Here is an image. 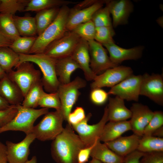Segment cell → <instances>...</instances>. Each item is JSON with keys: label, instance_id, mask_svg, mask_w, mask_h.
<instances>
[{"label": "cell", "instance_id": "obj_1", "mask_svg": "<svg viewBox=\"0 0 163 163\" xmlns=\"http://www.w3.org/2000/svg\"><path fill=\"white\" fill-rule=\"evenodd\" d=\"M85 147L72 126L68 123L53 140L51 148L52 156L57 163H78V152Z\"/></svg>", "mask_w": 163, "mask_h": 163}, {"label": "cell", "instance_id": "obj_2", "mask_svg": "<svg viewBox=\"0 0 163 163\" xmlns=\"http://www.w3.org/2000/svg\"><path fill=\"white\" fill-rule=\"evenodd\" d=\"M20 61L18 65L25 62L35 63L40 68L43 74L41 78L43 88L49 93L56 92L60 84L56 75V59L43 53L24 54H18Z\"/></svg>", "mask_w": 163, "mask_h": 163}, {"label": "cell", "instance_id": "obj_3", "mask_svg": "<svg viewBox=\"0 0 163 163\" xmlns=\"http://www.w3.org/2000/svg\"><path fill=\"white\" fill-rule=\"evenodd\" d=\"M70 8L67 5L61 7L54 21L38 36L29 54L43 53L46 47L67 31L66 23Z\"/></svg>", "mask_w": 163, "mask_h": 163}, {"label": "cell", "instance_id": "obj_4", "mask_svg": "<svg viewBox=\"0 0 163 163\" xmlns=\"http://www.w3.org/2000/svg\"><path fill=\"white\" fill-rule=\"evenodd\" d=\"M18 112L14 118L4 126L0 127V134L8 131H19L26 135L32 133L36 120L49 112V108L35 109L19 105L17 106Z\"/></svg>", "mask_w": 163, "mask_h": 163}, {"label": "cell", "instance_id": "obj_5", "mask_svg": "<svg viewBox=\"0 0 163 163\" xmlns=\"http://www.w3.org/2000/svg\"><path fill=\"white\" fill-rule=\"evenodd\" d=\"M64 120L61 110L48 112L36 126L32 133L36 139L42 141L53 140L63 131Z\"/></svg>", "mask_w": 163, "mask_h": 163}, {"label": "cell", "instance_id": "obj_6", "mask_svg": "<svg viewBox=\"0 0 163 163\" xmlns=\"http://www.w3.org/2000/svg\"><path fill=\"white\" fill-rule=\"evenodd\" d=\"M91 115V113H88L82 121L72 126L86 147L93 145L97 140H99L104 127L108 121L107 106L104 108L101 119L96 124L92 125L88 124Z\"/></svg>", "mask_w": 163, "mask_h": 163}, {"label": "cell", "instance_id": "obj_7", "mask_svg": "<svg viewBox=\"0 0 163 163\" xmlns=\"http://www.w3.org/2000/svg\"><path fill=\"white\" fill-rule=\"evenodd\" d=\"M86 85V81L79 77L68 84H60L57 92L65 120L67 121L68 115L81 94L79 90L85 87Z\"/></svg>", "mask_w": 163, "mask_h": 163}, {"label": "cell", "instance_id": "obj_8", "mask_svg": "<svg viewBox=\"0 0 163 163\" xmlns=\"http://www.w3.org/2000/svg\"><path fill=\"white\" fill-rule=\"evenodd\" d=\"M15 68L16 70H12L6 74L9 78L20 88L24 97L31 87L41 79V73L29 62H23Z\"/></svg>", "mask_w": 163, "mask_h": 163}, {"label": "cell", "instance_id": "obj_9", "mask_svg": "<svg viewBox=\"0 0 163 163\" xmlns=\"http://www.w3.org/2000/svg\"><path fill=\"white\" fill-rule=\"evenodd\" d=\"M80 39L73 31H67L50 43L43 53L56 59L71 56Z\"/></svg>", "mask_w": 163, "mask_h": 163}, {"label": "cell", "instance_id": "obj_10", "mask_svg": "<svg viewBox=\"0 0 163 163\" xmlns=\"http://www.w3.org/2000/svg\"><path fill=\"white\" fill-rule=\"evenodd\" d=\"M140 95L145 96L157 104L163 105L162 74L145 73L142 75Z\"/></svg>", "mask_w": 163, "mask_h": 163}, {"label": "cell", "instance_id": "obj_11", "mask_svg": "<svg viewBox=\"0 0 163 163\" xmlns=\"http://www.w3.org/2000/svg\"><path fill=\"white\" fill-rule=\"evenodd\" d=\"M133 73L132 69L128 66L119 65L109 69L102 74L97 75L90 85L91 89L104 87L111 88L133 74Z\"/></svg>", "mask_w": 163, "mask_h": 163}, {"label": "cell", "instance_id": "obj_12", "mask_svg": "<svg viewBox=\"0 0 163 163\" xmlns=\"http://www.w3.org/2000/svg\"><path fill=\"white\" fill-rule=\"evenodd\" d=\"M142 75H131L111 88L107 92L128 101L138 102L140 95Z\"/></svg>", "mask_w": 163, "mask_h": 163}, {"label": "cell", "instance_id": "obj_13", "mask_svg": "<svg viewBox=\"0 0 163 163\" xmlns=\"http://www.w3.org/2000/svg\"><path fill=\"white\" fill-rule=\"evenodd\" d=\"M88 42L90 56V66L95 74L97 75L107 69L118 66L112 62L108 56L107 50L102 44L94 40Z\"/></svg>", "mask_w": 163, "mask_h": 163}, {"label": "cell", "instance_id": "obj_14", "mask_svg": "<svg viewBox=\"0 0 163 163\" xmlns=\"http://www.w3.org/2000/svg\"><path fill=\"white\" fill-rule=\"evenodd\" d=\"M107 0L98 1L89 6L77 3L70 8L68 16L66 28L67 31H72L77 25L91 20L94 13L102 7Z\"/></svg>", "mask_w": 163, "mask_h": 163}, {"label": "cell", "instance_id": "obj_15", "mask_svg": "<svg viewBox=\"0 0 163 163\" xmlns=\"http://www.w3.org/2000/svg\"><path fill=\"white\" fill-rule=\"evenodd\" d=\"M35 139L34 135L31 133L26 135L24 138L18 143L6 141L5 145L8 163H25L28 160L30 146Z\"/></svg>", "mask_w": 163, "mask_h": 163}, {"label": "cell", "instance_id": "obj_16", "mask_svg": "<svg viewBox=\"0 0 163 163\" xmlns=\"http://www.w3.org/2000/svg\"><path fill=\"white\" fill-rule=\"evenodd\" d=\"M131 112L129 120L133 134L140 137L143 135L144 130L154 114V112L147 105L141 103L132 104L130 109Z\"/></svg>", "mask_w": 163, "mask_h": 163}, {"label": "cell", "instance_id": "obj_17", "mask_svg": "<svg viewBox=\"0 0 163 163\" xmlns=\"http://www.w3.org/2000/svg\"><path fill=\"white\" fill-rule=\"evenodd\" d=\"M105 4L112 17L113 27L115 28L128 23L129 17L134 9L131 1L107 0Z\"/></svg>", "mask_w": 163, "mask_h": 163}, {"label": "cell", "instance_id": "obj_18", "mask_svg": "<svg viewBox=\"0 0 163 163\" xmlns=\"http://www.w3.org/2000/svg\"><path fill=\"white\" fill-rule=\"evenodd\" d=\"M106 48L109 54L112 62L119 65L123 62L126 60H136L140 58L144 49L143 46H139L129 49L120 47L112 42L102 45Z\"/></svg>", "mask_w": 163, "mask_h": 163}, {"label": "cell", "instance_id": "obj_19", "mask_svg": "<svg viewBox=\"0 0 163 163\" xmlns=\"http://www.w3.org/2000/svg\"><path fill=\"white\" fill-rule=\"evenodd\" d=\"M71 56L83 71L86 79L88 81H93L97 75L93 73L90 67L88 41L81 38Z\"/></svg>", "mask_w": 163, "mask_h": 163}, {"label": "cell", "instance_id": "obj_20", "mask_svg": "<svg viewBox=\"0 0 163 163\" xmlns=\"http://www.w3.org/2000/svg\"><path fill=\"white\" fill-rule=\"evenodd\" d=\"M141 137L133 134L128 136H121L104 143L117 155L124 157L137 150Z\"/></svg>", "mask_w": 163, "mask_h": 163}, {"label": "cell", "instance_id": "obj_21", "mask_svg": "<svg viewBox=\"0 0 163 163\" xmlns=\"http://www.w3.org/2000/svg\"><path fill=\"white\" fill-rule=\"evenodd\" d=\"M0 95L11 105H21L24 99L20 88L7 74L0 79Z\"/></svg>", "mask_w": 163, "mask_h": 163}, {"label": "cell", "instance_id": "obj_22", "mask_svg": "<svg viewBox=\"0 0 163 163\" xmlns=\"http://www.w3.org/2000/svg\"><path fill=\"white\" fill-rule=\"evenodd\" d=\"M107 106L109 121L126 120L131 117V111L125 106L124 100L117 96L109 97Z\"/></svg>", "mask_w": 163, "mask_h": 163}, {"label": "cell", "instance_id": "obj_23", "mask_svg": "<svg viewBox=\"0 0 163 163\" xmlns=\"http://www.w3.org/2000/svg\"><path fill=\"white\" fill-rule=\"evenodd\" d=\"M130 130L131 128L129 121H109L104 126L99 140L104 142L111 141Z\"/></svg>", "mask_w": 163, "mask_h": 163}, {"label": "cell", "instance_id": "obj_24", "mask_svg": "<svg viewBox=\"0 0 163 163\" xmlns=\"http://www.w3.org/2000/svg\"><path fill=\"white\" fill-rule=\"evenodd\" d=\"M78 69H80L79 66L71 56L56 59V70L60 83L70 82L72 74Z\"/></svg>", "mask_w": 163, "mask_h": 163}, {"label": "cell", "instance_id": "obj_25", "mask_svg": "<svg viewBox=\"0 0 163 163\" xmlns=\"http://www.w3.org/2000/svg\"><path fill=\"white\" fill-rule=\"evenodd\" d=\"M90 156L104 163H124L125 157H121L97 140L91 152Z\"/></svg>", "mask_w": 163, "mask_h": 163}, {"label": "cell", "instance_id": "obj_26", "mask_svg": "<svg viewBox=\"0 0 163 163\" xmlns=\"http://www.w3.org/2000/svg\"><path fill=\"white\" fill-rule=\"evenodd\" d=\"M60 8L55 7L39 11L34 17L38 36L48 27L54 21L59 12Z\"/></svg>", "mask_w": 163, "mask_h": 163}, {"label": "cell", "instance_id": "obj_27", "mask_svg": "<svg viewBox=\"0 0 163 163\" xmlns=\"http://www.w3.org/2000/svg\"><path fill=\"white\" fill-rule=\"evenodd\" d=\"M13 19L17 30L21 36L34 37L37 34L34 17L14 15Z\"/></svg>", "mask_w": 163, "mask_h": 163}, {"label": "cell", "instance_id": "obj_28", "mask_svg": "<svg viewBox=\"0 0 163 163\" xmlns=\"http://www.w3.org/2000/svg\"><path fill=\"white\" fill-rule=\"evenodd\" d=\"M20 61L18 53L9 47H0V66L7 74L13 67L18 65Z\"/></svg>", "mask_w": 163, "mask_h": 163}, {"label": "cell", "instance_id": "obj_29", "mask_svg": "<svg viewBox=\"0 0 163 163\" xmlns=\"http://www.w3.org/2000/svg\"><path fill=\"white\" fill-rule=\"evenodd\" d=\"M41 79L35 83L24 97L21 105L25 107L35 108L38 106L39 101L45 92Z\"/></svg>", "mask_w": 163, "mask_h": 163}, {"label": "cell", "instance_id": "obj_30", "mask_svg": "<svg viewBox=\"0 0 163 163\" xmlns=\"http://www.w3.org/2000/svg\"><path fill=\"white\" fill-rule=\"evenodd\" d=\"M76 3L64 0H29L24 11H35L37 12L50 8L59 7Z\"/></svg>", "mask_w": 163, "mask_h": 163}, {"label": "cell", "instance_id": "obj_31", "mask_svg": "<svg viewBox=\"0 0 163 163\" xmlns=\"http://www.w3.org/2000/svg\"><path fill=\"white\" fill-rule=\"evenodd\" d=\"M137 150L143 153L163 152V138L143 135L139 140Z\"/></svg>", "mask_w": 163, "mask_h": 163}, {"label": "cell", "instance_id": "obj_32", "mask_svg": "<svg viewBox=\"0 0 163 163\" xmlns=\"http://www.w3.org/2000/svg\"><path fill=\"white\" fill-rule=\"evenodd\" d=\"M13 16L0 13V30L12 41L21 37L15 26Z\"/></svg>", "mask_w": 163, "mask_h": 163}, {"label": "cell", "instance_id": "obj_33", "mask_svg": "<svg viewBox=\"0 0 163 163\" xmlns=\"http://www.w3.org/2000/svg\"><path fill=\"white\" fill-rule=\"evenodd\" d=\"M0 13L14 15L17 11H24L29 0H0Z\"/></svg>", "mask_w": 163, "mask_h": 163}, {"label": "cell", "instance_id": "obj_34", "mask_svg": "<svg viewBox=\"0 0 163 163\" xmlns=\"http://www.w3.org/2000/svg\"><path fill=\"white\" fill-rule=\"evenodd\" d=\"M37 37L21 36L13 41L9 47L18 54H28Z\"/></svg>", "mask_w": 163, "mask_h": 163}, {"label": "cell", "instance_id": "obj_35", "mask_svg": "<svg viewBox=\"0 0 163 163\" xmlns=\"http://www.w3.org/2000/svg\"><path fill=\"white\" fill-rule=\"evenodd\" d=\"M72 31L87 41L94 40L96 27L91 20L76 26Z\"/></svg>", "mask_w": 163, "mask_h": 163}, {"label": "cell", "instance_id": "obj_36", "mask_svg": "<svg viewBox=\"0 0 163 163\" xmlns=\"http://www.w3.org/2000/svg\"><path fill=\"white\" fill-rule=\"evenodd\" d=\"M110 13L107 7L100 8L94 14L91 20L96 27L103 26H113L110 16Z\"/></svg>", "mask_w": 163, "mask_h": 163}, {"label": "cell", "instance_id": "obj_37", "mask_svg": "<svg viewBox=\"0 0 163 163\" xmlns=\"http://www.w3.org/2000/svg\"><path fill=\"white\" fill-rule=\"evenodd\" d=\"M115 34L113 26L97 27L94 40L102 45L114 42L113 37Z\"/></svg>", "mask_w": 163, "mask_h": 163}, {"label": "cell", "instance_id": "obj_38", "mask_svg": "<svg viewBox=\"0 0 163 163\" xmlns=\"http://www.w3.org/2000/svg\"><path fill=\"white\" fill-rule=\"evenodd\" d=\"M38 106L43 108H52L56 110H61L60 101L57 92L47 93L45 92L40 98Z\"/></svg>", "mask_w": 163, "mask_h": 163}, {"label": "cell", "instance_id": "obj_39", "mask_svg": "<svg viewBox=\"0 0 163 163\" xmlns=\"http://www.w3.org/2000/svg\"><path fill=\"white\" fill-rule=\"evenodd\" d=\"M163 126V112L160 110L154 112V114L145 127L143 135L152 136L157 129Z\"/></svg>", "mask_w": 163, "mask_h": 163}, {"label": "cell", "instance_id": "obj_40", "mask_svg": "<svg viewBox=\"0 0 163 163\" xmlns=\"http://www.w3.org/2000/svg\"><path fill=\"white\" fill-rule=\"evenodd\" d=\"M107 92L101 88L91 89L90 97L91 102L94 104L101 105L105 103L108 98Z\"/></svg>", "mask_w": 163, "mask_h": 163}, {"label": "cell", "instance_id": "obj_41", "mask_svg": "<svg viewBox=\"0 0 163 163\" xmlns=\"http://www.w3.org/2000/svg\"><path fill=\"white\" fill-rule=\"evenodd\" d=\"M17 112V106L11 105L7 109L0 110V127L4 126L13 119Z\"/></svg>", "mask_w": 163, "mask_h": 163}, {"label": "cell", "instance_id": "obj_42", "mask_svg": "<svg viewBox=\"0 0 163 163\" xmlns=\"http://www.w3.org/2000/svg\"><path fill=\"white\" fill-rule=\"evenodd\" d=\"M139 163H163V152L144 153Z\"/></svg>", "mask_w": 163, "mask_h": 163}, {"label": "cell", "instance_id": "obj_43", "mask_svg": "<svg viewBox=\"0 0 163 163\" xmlns=\"http://www.w3.org/2000/svg\"><path fill=\"white\" fill-rule=\"evenodd\" d=\"M86 116L84 109L82 107H78L69 114L67 121L71 126L75 125L82 121Z\"/></svg>", "mask_w": 163, "mask_h": 163}, {"label": "cell", "instance_id": "obj_44", "mask_svg": "<svg viewBox=\"0 0 163 163\" xmlns=\"http://www.w3.org/2000/svg\"><path fill=\"white\" fill-rule=\"evenodd\" d=\"M94 144L91 146L85 147L79 151L77 157L78 163H86L88 161L91 151Z\"/></svg>", "mask_w": 163, "mask_h": 163}, {"label": "cell", "instance_id": "obj_45", "mask_svg": "<svg viewBox=\"0 0 163 163\" xmlns=\"http://www.w3.org/2000/svg\"><path fill=\"white\" fill-rule=\"evenodd\" d=\"M144 153L136 150L125 157L124 163H139Z\"/></svg>", "mask_w": 163, "mask_h": 163}, {"label": "cell", "instance_id": "obj_46", "mask_svg": "<svg viewBox=\"0 0 163 163\" xmlns=\"http://www.w3.org/2000/svg\"><path fill=\"white\" fill-rule=\"evenodd\" d=\"M7 162L6 146L0 141V163Z\"/></svg>", "mask_w": 163, "mask_h": 163}, {"label": "cell", "instance_id": "obj_47", "mask_svg": "<svg viewBox=\"0 0 163 163\" xmlns=\"http://www.w3.org/2000/svg\"><path fill=\"white\" fill-rule=\"evenodd\" d=\"M13 41L5 36L0 30V47H9Z\"/></svg>", "mask_w": 163, "mask_h": 163}, {"label": "cell", "instance_id": "obj_48", "mask_svg": "<svg viewBox=\"0 0 163 163\" xmlns=\"http://www.w3.org/2000/svg\"><path fill=\"white\" fill-rule=\"evenodd\" d=\"M10 105L0 95V110H3L9 108Z\"/></svg>", "mask_w": 163, "mask_h": 163}, {"label": "cell", "instance_id": "obj_49", "mask_svg": "<svg viewBox=\"0 0 163 163\" xmlns=\"http://www.w3.org/2000/svg\"><path fill=\"white\" fill-rule=\"evenodd\" d=\"M152 136L157 137L163 138V126L156 130Z\"/></svg>", "mask_w": 163, "mask_h": 163}, {"label": "cell", "instance_id": "obj_50", "mask_svg": "<svg viewBox=\"0 0 163 163\" xmlns=\"http://www.w3.org/2000/svg\"><path fill=\"white\" fill-rule=\"evenodd\" d=\"M37 158L35 156L32 157L31 159L30 160H28L25 163H37Z\"/></svg>", "mask_w": 163, "mask_h": 163}, {"label": "cell", "instance_id": "obj_51", "mask_svg": "<svg viewBox=\"0 0 163 163\" xmlns=\"http://www.w3.org/2000/svg\"><path fill=\"white\" fill-rule=\"evenodd\" d=\"M6 74V73L0 66V79L5 76Z\"/></svg>", "mask_w": 163, "mask_h": 163}, {"label": "cell", "instance_id": "obj_52", "mask_svg": "<svg viewBox=\"0 0 163 163\" xmlns=\"http://www.w3.org/2000/svg\"><path fill=\"white\" fill-rule=\"evenodd\" d=\"M102 162L94 158H92V159L90 161L89 163H102Z\"/></svg>", "mask_w": 163, "mask_h": 163}, {"label": "cell", "instance_id": "obj_53", "mask_svg": "<svg viewBox=\"0 0 163 163\" xmlns=\"http://www.w3.org/2000/svg\"><path fill=\"white\" fill-rule=\"evenodd\" d=\"M162 17H161L157 20V22L160 26H161V27H162Z\"/></svg>", "mask_w": 163, "mask_h": 163}, {"label": "cell", "instance_id": "obj_54", "mask_svg": "<svg viewBox=\"0 0 163 163\" xmlns=\"http://www.w3.org/2000/svg\"><path fill=\"white\" fill-rule=\"evenodd\" d=\"M0 2H1V1H0Z\"/></svg>", "mask_w": 163, "mask_h": 163}, {"label": "cell", "instance_id": "obj_55", "mask_svg": "<svg viewBox=\"0 0 163 163\" xmlns=\"http://www.w3.org/2000/svg\"></svg>", "mask_w": 163, "mask_h": 163}]
</instances>
